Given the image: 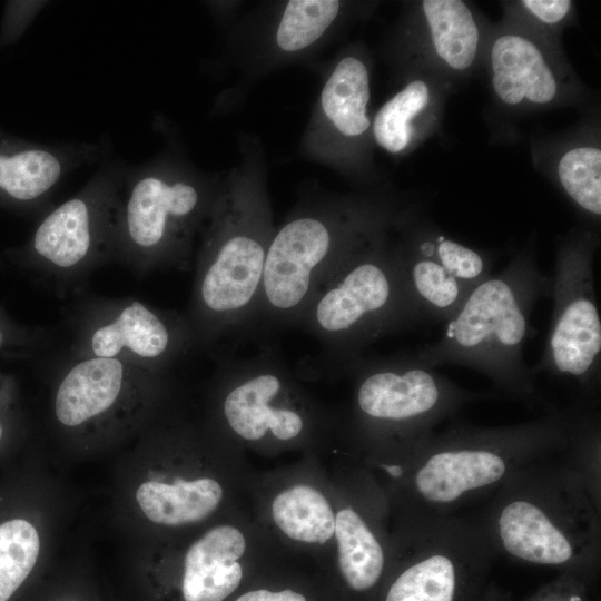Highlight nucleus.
<instances>
[{"instance_id":"f257e3e1","label":"nucleus","mask_w":601,"mask_h":601,"mask_svg":"<svg viewBox=\"0 0 601 601\" xmlns=\"http://www.w3.org/2000/svg\"><path fill=\"white\" fill-rule=\"evenodd\" d=\"M274 230L260 179L239 174L220 184L200 234L185 314L198 348L247 334Z\"/></svg>"},{"instance_id":"f03ea898","label":"nucleus","mask_w":601,"mask_h":601,"mask_svg":"<svg viewBox=\"0 0 601 601\" xmlns=\"http://www.w3.org/2000/svg\"><path fill=\"white\" fill-rule=\"evenodd\" d=\"M551 276L538 265L535 238L496 275L477 285L445 322L442 336L420 348L430 367L459 365L489 377L495 387L529 405L542 403L538 376L524 361L536 302L551 294Z\"/></svg>"},{"instance_id":"7ed1b4c3","label":"nucleus","mask_w":601,"mask_h":601,"mask_svg":"<svg viewBox=\"0 0 601 601\" xmlns=\"http://www.w3.org/2000/svg\"><path fill=\"white\" fill-rule=\"evenodd\" d=\"M408 206L361 197L295 213L274 230L247 334L295 326L327 278L357 250L394 229Z\"/></svg>"},{"instance_id":"20e7f679","label":"nucleus","mask_w":601,"mask_h":601,"mask_svg":"<svg viewBox=\"0 0 601 601\" xmlns=\"http://www.w3.org/2000/svg\"><path fill=\"white\" fill-rule=\"evenodd\" d=\"M593 447L580 441L568 463L542 460L499 489L481 524L494 551L545 566L570 565L599 552L595 492L577 462Z\"/></svg>"},{"instance_id":"39448f33","label":"nucleus","mask_w":601,"mask_h":601,"mask_svg":"<svg viewBox=\"0 0 601 601\" xmlns=\"http://www.w3.org/2000/svg\"><path fill=\"white\" fill-rule=\"evenodd\" d=\"M538 420L503 426H457L432 432L411 449L412 487L422 514L450 515L455 508L499 490L520 471L569 450L574 414L553 406Z\"/></svg>"},{"instance_id":"423d86ee","label":"nucleus","mask_w":601,"mask_h":601,"mask_svg":"<svg viewBox=\"0 0 601 601\" xmlns=\"http://www.w3.org/2000/svg\"><path fill=\"white\" fill-rule=\"evenodd\" d=\"M391 231L346 259L298 317L319 343L323 364L344 371L375 341L421 324L408 296Z\"/></svg>"},{"instance_id":"0eeeda50","label":"nucleus","mask_w":601,"mask_h":601,"mask_svg":"<svg viewBox=\"0 0 601 601\" xmlns=\"http://www.w3.org/2000/svg\"><path fill=\"white\" fill-rule=\"evenodd\" d=\"M219 186L168 155L128 165L117 211L115 262L138 275L190 269L195 239Z\"/></svg>"},{"instance_id":"6e6552de","label":"nucleus","mask_w":601,"mask_h":601,"mask_svg":"<svg viewBox=\"0 0 601 601\" xmlns=\"http://www.w3.org/2000/svg\"><path fill=\"white\" fill-rule=\"evenodd\" d=\"M128 164L101 161L72 197L47 210L19 257L57 294H75L99 266L115 262L120 190Z\"/></svg>"},{"instance_id":"1a4fd4ad","label":"nucleus","mask_w":601,"mask_h":601,"mask_svg":"<svg viewBox=\"0 0 601 601\" xmlns=\"http://www.w3.org/2000/svg\"><path fill=\"white\" fill-rule=\"evenodd\" d=\"M599 233L573 228L559 238L551 323L539 362L531 367L573 388V407L597 410L601 385V318L594 286Z\"/></svg>"},{"instance_id":"9d476101","label":"nucleus","mask_w":601,"mask_h":601,"mask_svg":"<svg viewBox=\"0 0 601 601\" xmlns=\"http://www.w3.org/2000/svg\"><path fill=\"white\" fill-rule=\"evenodd\" d=\"M347 371L356 380L359 418L371 428L403 435L411 447L465 404L486 397L460 387L415 354L363 356Z\"/></svg>"},{"instance_id":"9b49d317","label":"nucleus","mask_w":601,"mask_h":601,"mask_svg":"<svg viewBox=\"0 0 601 601\" xmlns=\"http://www.w3.org/2000/svg\"><path fill=\"white\" fill-rule=\"evenodd\" d=\"M71 357L118 359L165 375L198 348L186 315L131 297H92L70 319Z\"/></svg>"},{"instance_id":"f8f14e48","label":"nucleus","mask_w":601,"mask_h":601,"mask_svg":"<svg viewBox=\"0 0 601 601\" xmlns=\"http://www.w3.org/2000/svg\"><path fill=\"white\" fill-rule=\"evenodd\" d=\"M482 67L492 98L512 115L579 104L587 98L562 47L504 22L492 24Z\"/></svg>"},{"instance_id":"ddd939ff","label":"nucleus","mask_w":601,"mask_h":601,"mask_svg":"<svg viewBox=\"0 0 601 601\" xmlns=\"http://www.w3.org/2000/svg\"><path fill=\"white\" fill-rule=\"evenodd\" d=\"M53 392L57 424L71 433H106L140 418L164 375L110 358L71 357Z\"/></svg>"},{"instance_id":"4468645a","label":"nucleus","mask_w":601,"mask_h":601,"mask_svg":"<svg viewBox=\"0 0 601 601\" xmlns=\"http://www.w3.org/2000/svg\"><path fill=\"white\" fill-rule=\"evenodd\" d=\"M492 24L463 0H422L411 6L402 47L411 71L451 87L482 67Z\"/></svg>"},{"instance_id":"2eb2a0df","label":"nucleus","mask_w":601,"mask_h":601,"mask_svg":"<svg viewBox=\"0 0 601 601\" xmlns=\"http://www.w3.org/2000/svg\"><path fill=\"white\" fill-rule=\"evenodd\" d=\"M226 382L220 412L227 426L246 441L270 435L278 441L298 437L306 427L303 413L285 403L290 380L269 346L247 358L223 361Z\"/></svg>"},{"instance_id":"dca6fc26","label":"nucleus","mask_w":601,"mask_h":601,"mask_svg":"<svg viewBox=\"0 0 601 601\" xmlns=\"http://www.w3.org/2000/svg\"><path fill=\"white\" fill-rule=\"evenodd\" d=\"M421 515L417 555L392 583L385 601H454L460 565L493 550L481 524Z\"/></svg>"},{"instance_id":"f3484780","label":"nucleus","mask_w":601,"mask_h":601,"mask_svg":"<svg viewBox=\"0 0 601 601\" xmlns=\"http://www.w3.org/2000/svg\"><path fill=\"white\" fill-rule=\"evenodd\" d=\"M109 149L106 139L43 145L0 136V204L42 216L61 181L82 166L106 160Z\"/></svg>"},{"instance_id":"a211bd4d","label":"nucleus","mask_w":601,"mask_h":601,"mask_svg":"<svg viewBox=\"0 0 601 601\" xmlns=\"http://www.w3.org/2000/svg\"><path fill=\"white\" fill-rule=\"evenodd\" d=\"M451 88L430 73L410 71L403 87L374 115L373 141L392 156L412 152L440 129Z\"/></svg>"},{"instance_id":"6ab92c4d","label":"nucleus","mask_w":601,"mask_h":601,"mask_svg":"<svg viewBox=\"0 0 601 601\" xmlns=\"http://www.w3.org/2000/svg\"><path fill=\"white\" fill-rule=\"evenodd\" d=\"M370 100L371 72L367 61L356 53L344 56L324 83L319 110L331 135L353 154H362L372 138Z\"/></svg>"},{"instance_id":"aec40b11","label":"nucleus","mask_w":601,"mask_h":601,"mask_svg":"<svg viewBox=\"0 0 601 601\" xmlns=\"http://www.w3.org/2000/svg\"><path fill=\"white\" fill-rule=\"evenodd\" d=\"M243 533L230 525L215 526L190 545L184 560V601H223L240 583L238 559L245 552Z\"/></svg>"},{"instance_id":"412c9836","label":"nucleus","mask_w":601,"mask_h":601,"mask_svg":"<svg viewBox=\"0 0 601 601\" xmlns=\"http://www.w3.org/2000/svg\"><path fill=\"white\" fill-rule=\"evenodd\" d=\"M541 164L583 220L597 230L601 218V147L595 132L585 129L558 142L552 160Z\"/></svg>"},{"instance_id":"4be33fe9","label":"nucleus","mask_w":601,"mask_h":601,"mask_svg":"<svg viewBox=\"0 0 601 601\" xmlns=\"http://www.w3.org/2000/svg\"><path fill=\"white\" fill-rule=\"evenodd\" d=\"M395 230L400 243L439 262L470 290L493 275L495 255L447 236L413 205Z\"/></svg>"},{"instance_id":"5701e85b","label":"nucleus","mask_w":601,"mask_h":601,"mask_svg":"<svg viewBox=\"0 0 601 601\" xmlns=\"http://www.w3.org/2000/svg\"><path fill=\"white\" fill-rule=\"evenodd\" d=\"M221 497L220 484L210 477L174 482L150 479L140 483L135 492L136 503L145 518L166 526L206 519L217 509Z\"/></svg>"},{"instance_id":"b1692460","label":"nucleus","mask_w":601,"mask_h":601,"mask_svg":"<svg viewBox=\"0 0 601 601\" xmlns=\"http://www.w3.org/2000/svg\"><path fill=\"white\" fill-rule=\"evenodd\" d=\"M0 497V601H12L39 561L41 536L27 512Z\"/></svg>"},{"instance_id":"393cba45","label":"nucleus","mask_w":601,"mask_h":601,"mask_svg":"<svg viewBox=\"0 0 601 601\" xmlns=\"http://www.w3.org/2000/svg\"><path fill=\"white\" fill-rule=\"evenodd\" d=\"M341 573L355 591L373 588L382 575L385 558L381 542L364 519L346 508L335 515Z\"/></svg>"},{"instance_id":"a878e982","label":"nucleus","mask_w":601,"mask_h":601,"mask_svg":"<svg viewBox=\"0 0 601 601\" xmlns=\"http://www.w3.org/2000/svg\"><path fill=\"white\" fill-rule=\"evenodd\" d=\"M277 526L290 539L325 543L334 535L335 514L317 490L296 485L279 493L272 506Z\"/></svg>"},{"instance_id":"bb28decb","label":"nucleus","mask_w":601,"mask_h":601,"mask_svg":"<svg viewBox=\"0 0 601 601\" xmlns=\"http://www.w3.org/2000/svg\"><path fill=\"white\" fill-rule=\"evenodd\" d=\"M342 8L337 0H290L284 8L275 40L286 52L300 51L316 42L332 26Z\"/></svg>"},{"instance_id":"cd10ccee","label":"nucleus","mask_w":601,"mask_h":601,"mask_svg":"<svg viewBox=\"0 0 601 601\" xmlns=\"http://www.w3.org/2000/svg\"><path fill=\"white\" fill-rule=\"evenodd\" d=\"M501 22L519 28L552 46H561L562 32L577 20L571 0L502 1Z\"/></svg>"},{"instance_id":"c85d7f7f","label":"nucleus","mask_w":601,"mask_h":601,"mask_svg":"<svg viewBox=\"0 0 601 601\" xmlns=\"http://www.w3.org/2000/svg\"><path fill=\"white\" fill-rule=\"evenodd\" d=\"M17 420L16 395L10 378L0 375V450L6 446Z\"/></svg>"},{"instance_id":"c756f323","label":"nucleus","mask_w":601,"mask_h":601,"mask_svg":"<svg viewBox=\"0 0 601 601\" xmlns=\"http://www.w3.org/2000/svg\"><path fill=\"white\" fill-rule=\"evenodd\" d=\"M42 335L39 333L28 332L19 326H16L0 313V352L9 346H35L41 342Z\"/></svg>"},{"instance_id":"7c9ffc66","label":"nucleus","mask_w":601,"mask_h":601,"mask_svg":"<svg viewBox=\"0 0 601 601\" xmlns=\"http://www.w3.org/2000/svg\"><path fill=\"white\" fill-rule=\"evenodd\" d=\"M236 601H306L305 597L292 591L284 590L270 592L268 590H255L239 597Z\"/></svg>"}]
</instances>
